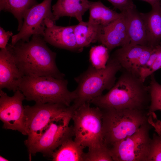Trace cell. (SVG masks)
Segmentation results:
<instances>
[{
    "mask_svg": "<svg viewBox=\"0 0 161 161\" xmlns=\"http://www.w3.org/2000/svg\"><path fill=\"white\" fill-rule=\"evenodd\" d=\"M74 25L63 27L55 24L46 27L43 38L50 44L61 49L79 52Z\"/></svg>",
    "mask_w": 161,
    "mask_h": 161,
    "instance_id": "14",
    "label": "cell"
},
{
    "mask_svg": "<svg viewBox=\"0 0 161 161\" xmlns=\"http://www.w3.org/2000/svg\"><path fill=\"white\" fill-rule=\"evenodd\" d=\"M160 4H161V3H160Z\"/></svg>",
    "mask_w": 161,
    "mask_h": 161,
    "instance_id": "32",
    "label": "cell"
},
{
    "mask_svg": "<svg viewBox=\"0 0 161 161\" xmlns=\"http://www.w3.org/2000/svg\"><path fill=\"white\" fill-rule=\"evenodd\" d=\"M46 43L43 37L33 35L28 42L20 41L11 45L17 65L24 76L63 79L65 75L56 64V54Z\"/></svg>",
    "mask_w": 161,
    "mask_h": 161,
    "instance_id": "2",
    "label": "cell"
},
{
    "mask_svg": "<svg viewBox=\"0 0 161 161\" xmlns=\"http://www.w3.org/2000/svg\"><path fill=\"white\" fill-rule=\"evenodd\" d=\"M24 75L18 67L11 44L0 51V90L6 88L15 92Z\"/></svg>",
    "mask_w": 161,
    "mask_h": 161,
    "instance_id": "12",
    "label": "cell"
},
{
    "mask_svg": "<svg viewBox=\"0 0 161 161\" xmlns=\"http://www.w3.org/2000/svg\"><path fill=\"white\" fill-rule=\"evenodd\" d=\"M121 69L118 61L112 56L104 68L97 69L90 65L86 70L75 78L78 86L74 90L76 98L71 105L72 109L89 103L102 95L104 90H110L116 83L117 73Z\"/></svg>",
    "mask_w": 161,
    "mask_h": 161,
    "instance_id": "4",
    "label": "cell"
},
{
    "mask_svg": "<svg viewBox=\"0 0 161 161\" xmlns=\"http://www.w3.org/2000/svg\"><path fill=\"white\" fill-rule=\"evenodd\" d=\"M89 17L88 22L103 27L121 16L122 13H117L104 5L100 1H90Z\"/></svg>",
    "mask_w": 161,
    "mask_h": 161,
    "instance_id": "20",
    "label": "cell"
},
{
    "mask_svg": "<svg viewBox=\"0 0 161 161\" xmlns=\"http://www.w3.org/2000/svg\"><path fill=\"white\" fill-rule=\"evenodd\" d=\"M147 13H140L145 26L148 47H154L161 42V5L152 6Z\"/></svg>",
    "mask_w": 161,
    "mask_h": 161,
    "instance_id": "16",
    "label": "cell"
},
{
    "mask_svg": "<svg viewBox=\"0 0 161 161\" xmlns=\"http://www.w3.org/2000/svg\"><path fill=\"white\" fill-rule=\"evenodd\" d=\"M74 140L90 149L104 144L103 134V112L98 107H92L89 103H83L72 109Z\"/></svg>",
    "mask_w": 161,
    "mask_h": 161,
    "instance_id": "6",
    "label": "cell"
},
{
    "mask_svg": "<svg viewBox=\"0 0 161 161\" xmlns=\"http://www.w3.org/2000/svg\"><path fill=\"white\" fill-rule=\"evenodd\" d=\"M161 69V46L157 58L151 67L140 78L144 82L146 79L154 72Z\"/></svg>",
    "mask_w": 161,
    "mask_h": 161,
    "instance_id": "28",
    "label": "cell"
},
{
    "mask_svg": "<svg viewBox=\"0 0 161 161\" xmlns=\"http://www.w3.org/2000/svg\"><path fill=\"white\" fill-rule=\"evenodd\" d=\"M110 2L114 7L119 10L120 12L136 7L133 0H107Z\"/></svg>",
    "mask_w": 161,
    "mask_h": 161,
    "instance_id": "27",
    "label": "cell"
},
{
    "mask_svg": "<svg viewBox=\"0 0 161 161\" xmlns=\"http://www.w3.org/2000/svg\"><path fill=\"white\" fill-rule=\"evenodd\" d=\"M102 110L104 141L109 147L132 135L148 121V110L112 109Z\"/></svg>",
    "mask_w": 161,
    "mask_h": 161,
    "instance_id": "5",
    "label": "cell"
},
{
    "mask_svg": "<svg viewBox=\"0 0 161 161\" xmlns=\"http://www.w3.org/2000/svg\"><path fill=\"white\" fill-rule=\"evenodd\" d=\"M160 45H161V43H160Z\"/></svg>",
    "mask_w": 161,
    "mask_h": 161,
    "instance_id": "33",
    "label": "cell"
},
{
    "mask_svg": "<svg viewBox=\"0 0 161 161\" xmlns=\"http://www.w3.org/2000/svg\"><path fill=\"white\" fill-rule=\"evenodd\" d=\"M148 86L151 102L148 110V115L157 110L161 111V85L156 80L154 74L150 75Z\"/></svg>",
    "mask_w": 161,
    "mask_h": 161,
    "instance_id": "24",
    "label": "cell"
},
{
    "mask_svg": "<svg viewBox=\"0 0 161 161\" xmlns=\"http://www.w3.org/2000/svg\"><path fill=\"white\" fill-rule=\"evenodd\" d=\"M122 13L121 16L103 27L98 41L106 47L110 52L117 47H122L130 43L126 21Z\"/></svg>",
    "mask_w": 161,
    "mask_h": 161,
    "instance_id": "13",
    "label": "cell"
},
{
    "mask_svg": "<svg viewBox=\"0 0 161 161\" xmlns=\"http://www.w3.org/2000/svg\"><path fill=\"white\" fill-rule=\"evenodd\" d=\"M151 139L148 161H161V126L156 128Z\"/></svg>",
    "mask_w": 161,
    "mask_h": 161,
    "instance_id": "26",
    "label": "cell"
},
{
    "mask_svg": "<svg viewBox=\"0 0 161 161\" xmlns=\"http://www.w3.org/2000/svg\"><path fill=\"white\" fill-rule=\"evenodd\" d=\"M120 12L126 19L129 44L148 46L145 28L140 12L136 7Z\"/></svg>",
    "mask_w": 161,
    "mask_h": 161,
    "instance_id": "15",
    "label": "cell"
},
{
    "mask_svg": "<svg viewBox=\"0 0 161 161\" xmlns=\"http://www.w3.org/2000/svg\"><path fill=\"white\" fill-rule=\"evenodd\" d=\"M68 81L49 76H24L18 88L28 101L37 103H59L71 106L76 98L67 88Z\"/></svg>",
    "mask_w": 161,
    "mask_h": 161,
    "instance_id": "3",
    "label": "cell"
},
{
    "mask_svg": "<svg viewBox=\"0 0 161 161\" xmlns=\"http://www.w3.org/2000/svg\"><path fill=\"white\" fill-rule=\"evenodd\" d=\"M72 113L60 115L52 120L45 131L35 144L29 156L37 153L51 156L56 148L74 136L73 126L69 125Z\"/></svg>",
    "mask_w": 161,
    "mask_h": 161,
    "instance_id": "10",
    "label": "cell"
},
{
    "mask_svg": "<svg viewBox=\"0 0 161 161\" xmlns=\"http://www.w3.org/2000/svg\"><path fill=\"white\" fill-rule=\"evenodd\" d=\"M103 27L83 21L74 25V31L79 52L98 41Z\"/></svg>",
    "mask_w": 161,
    "mask_h": 161,
    "instance_id": "19",
    "label": "cell"
},
{
    "mask_svg": "<svg viewBox=\"0 0 161 161\" xmlns=\"http://www.w3.org/2000/svg\"><path fill=\"white\" fill-rule=\"evenodd\" d=\"M109 147L106 144L88 149L85 153L84 161H113Z\"/></svg>",
    "mask_w": 161,
    "mask_h": 161,
    "instance_id": "25",
    "label": "cell"
},
{
    "mask_svg": "<svg viewBox=\"0 0 161 161\" xmlns=\"http://www.w3.org/2000/svg\"><path fill=\"white\" fill-rule=\"evenodd\" d=\"M14 92L13 96L10 97L0 90V119L4 129L17 131L27 135L22 104L25 97L19 89Z\"/></svg>",
    "mask_w": 161,
    "mask_h": 161,
    "instance_id": "11",
    "label": "cell"
},
{
    "mask_svg": "<svg viewBox=\"0 0 161 161\" xmlns=\"http://www.w3.org/2000/svg\"><path fill=\"white\" fill-rule=\"evenodd\" d=\"M108 49L100 44L92 47L89 51V61L91 65L97 69L105 68L109 58Z\"/></svg>",
    "mask_w": 161,
    "mask_h": 161,
    "instance_id": "23",
    "label": "cell"
},
{
    "mask_svg": "<svg viewBox=\"0 0 161 161\" xmlns=\"http://www.w3.org/2000/svg\"><path fill=\"white\" fill-rule=\"evenodd\" d=\"M90 1L88 0H57L52 7L55 21L61 17H74L80 22L83 17L89 10Z\"/></svg>",
    "mask_w": 161,
    "mask_h": 161,
    "instance_id": "17",
    "label": "cell"
},
{
    "mask_svg": "<svg viewBox=\"0 0 161 161\" xmlns=\"http://www.w3.org/2000/svg\"><path fill=\"white\" fill-rule=\"evenodd\" d=\"M148 121L142 125L132 135L109 147L114 161H148L151 139Z\"/></svg>",
    "mask_w": 161,
    "mask_h": 161,
    "instance_id": "8",
    "label": "cell"
},
{
    "mask_svg": "<svg viewBox=\"0 0 161 161\" xmlns=\"http://www.w3.org/2000/svg\"><path fill=\"white\" fill-rule=\"evenodd\" d=\"M147 47L129 44L116 49L112 56L118 61L122 69L135 75L136 65Z\"/></svg>",
    "mask_w": 161,
    "mask_h": 161,
    "instance_id": "18",
    "label": "cell"
},
{
    "mask_svg": "<svg viewBox=\"0 0 161 161\" xmlns=\"http://www.w3.org/2000/svg\"><path fill=\"white\" fill-rule=\"evenodd\" d=\"M145 2H146L149 4L151 6H152L156 4L160 3L161 2V0H140Z\"/></svg>",
    "mask_w": 161,
    "mask_h": 161,
    "instance_id": "30",
    "label": "cell"
},
{
    "mask_svg": "<svg viewBox=\"0 0 161 161\" xmlns=\"http://www.w3.org/2000/svg\"><path fill=\"white\" fill-rule=\"evenodd\" d=\"M38 3L37 0H0V10L9 12L17 19L18 23L17 30L19 31L26 12Z\"/></svg>",
    "mask_w": 161,
    "mask_h": 161,
    "instance_id": "22",
    "label": "cell"
},
{
    "mask_svg": "<svg viewBox=\"0 0 161 161\" xmlns=\"http://www.w3.org/2000/svg\"><path fill=\"white\" fill-rule=\"evenodd\" d=\"M84 147L69 138L64 142L51 157L53 161H84Z\"/></svg>",
    "mask_w": 161,
    "mask_h": 161,
    "instance_id": "21",
    "label": "cell"
},
{
    "mask_svg": "<svg viewBox=\"0 0 161 161\" xmlns=\"http://www.w3.org/2000/svg\"><path fill=\"white\" fill-rule=\"evenodd\" d=\"M13 34L11 31H6L1 27H0V48H5L7 44L10 37L12 36Z\"/></svg>",
    "mask_w": 161,
    "mask_h": 161,
    "instance_id": "29",
    "label": "cell"
},
{
    "mask_svg": "<svg viewBox=\"0 0 161 161\" xmlns=\"http://www.w3.org/2000/svg\"><path fill=\"white\" fill-rule=\"evenodd\" d=\"M25 127L28 137L24 141L29 156L32 148L44 134L54 119L64 114L71 113V106L61 103H35L32 106H24Z\"/></svg>",
    "mask_w": 161,
    "mask_h": 161,
    "instance_id": "7",
    "label": "cell"
},
{
    "mask_svg": "<svg viewBox=\"0 0 161 161\" xmlns=\"http://www.w3.org/2000/svg\"><path fill=\"white\" fill-rule=\"evenodd\" d=\"M0 161H8V160L4 157L0 156Z\"/></svg>",
    "mask_w": 161,
    "mask_h": 161,
    "instance_id": "31",
    "label": "cell"
},
{
    "mask_svg": "<svg viewBox=\"0 0 161 161\" xmlns=\"http://www.w3.org/2000/svg\"><path fill=\"white\" fill-rule=\"evenodd\" d=\"M52 0H44L28 9L23 17L22 26L19 32L12 36L11 44L14 45L20 41H29L33 35L43 37L46 24L55 23L52 11Z\"/></svg>",
    "mask_w": 161,
    "mask_h": 161,
    "instance_id": "9",
    "label": "cell"
},
{
    "mask_svg": "<svg viewBox=\"0 0 161 161\" xmlns=\"http://www.w3.org/2000/svg\"></svg>",
    "mask_w": 161,
    "mask_h": 161,
    "instance_id": "34",
    "label": "cell"
},
{
    "mask_svg": "<svg viewBox=\"0 0 161 161\" xmlns=\"http://www.w3.org/2000/svg\"><path fill=\"white\" fill-rule=\"evenodd\" d=\"M139 77L123 71L114 86L91 103L102 109H129L148 110L151 102L148 86Z\"/></svg>",
    "mask_w": 161,
    "mask_h": 161,
    "instance_id": "1",
    "label": "cell"
}]
</instances>
